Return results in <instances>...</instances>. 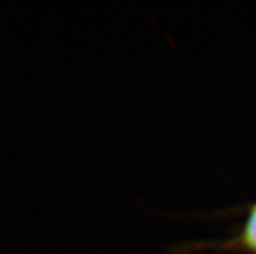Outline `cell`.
<instances>
[{
    "label": "cell",
    "mask_w": 256,
    "mask_h": 254,
    "mask_svg": "<svg viewBox=\"0 0 256 254\" xmlns=\"http://www.w3.org/2000/svg\"><path fill=\"white\" fill-rule=\"evenodd\" d=\"M214 251L221 253L256 254V201L246 206L244 219L234 235L221 242L195 243L180 249V254H192L195 252Z\"/></svg>",
    "instance_id": "obj_1"
}]
</instances>
